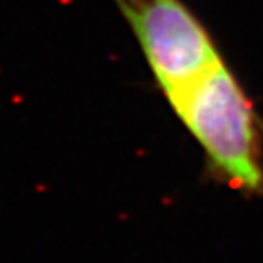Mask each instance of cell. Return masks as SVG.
I'll use <instances>...</instances> for the list:
<instances>
[{"instance_id": "7a4b0ae2", "label": "cell", "mask_w": 263, "mask_h": 263, "mask_svg": "<svg viewBox=\"0 0 263 263\" xmlns=\"http://www.w3.org/2000/svg\"><path fill=\"white\" fill-rule=\"evenodd\" d=\"M166 102L224 61L211 32L183 0H114Z\"/></svg>"}, {"instance_id": "6da1fadb", "label": "cell", "mask_w": 263, "mask_h": 263, "mask_svg": "<svg viewBox=\"0 0 263 263\" xmlns=\"http://www.w3.org/2000/svg\"><path fill=\"white\" fill-rule=\"evenodd\" d=\"M200 146L209 175L243 197L263 195V121L221 61L170 104Z\"/></svg>"}]
</instances>
